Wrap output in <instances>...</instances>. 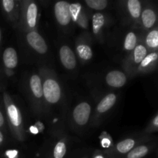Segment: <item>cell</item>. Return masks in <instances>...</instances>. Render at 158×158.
<instances>
[{
    "mask_svg": "<svg viewBox=\"0 0 158 158\" xmlns=\"http://www.w3.org/2000/svg\"><path fill=\"white\" fill-rule=\"evenodd\" d=\"M85 2L88 7L97 11L103 10L107 7L108 5L106 0H86Z\"/></svg>",
    "mask_w": 158,
    "mask_h": 158,
    "instance_id": "obj_23",
    "label": "cell"
},
{
    "mask_svg": "<svg viewBox=\"0 0 158 158\" xmlns=\"http://www.w3.org/2000/svg\"><path fill=\"white\" fill-rule=\"evenodd\" d=\"M5 106H6V114L9 119L11 128L15 132L17 135H21L23 131V117L18 106L9 98L7 95L5 96Z\"/></svg>",
    "mask_w": 158,
    "mask_h": 158,
    "instance_id": "obj_1",
    "label": "cell"
},
{
    "mask_svg": "<svg viewBox=\"0 0 158 158\" xmlns=\"http://www.w3.org/2000/svg\"><path fill=\"white\" fill-rule=\"evenodd\" d=\"M116 101H117V96H116V94H107L98 103L97 107V111L100 113V114H103V113L107 112L109 110H110L114 106Z\"/></svg>",
    "mask_w": 158,
    "mask_h": 158,
    "instance_id": "obj_13",
    "label": "cell"
},
{
    "mask_svg": "<svg viewBox=\"0 0 158 158\" xmlns=\"http://www.w3.org/2000/svg\"><path fill=\"white\" fill-rule=\"evenodd\" d=\"M66 154V145L64 141H59L55 145L52 152L53 158H64Z\"/></svg>",
    "mask_w": 158,
    "mask_h": 158,
    "instance_id": "obj_24",
    "label": "cell"
},
{
    "mask_svg": "<svg viewBox=\"0 0 158 158\" xmlns=\"http://www.w3.org/2000/svg\"><path fill=\"white\" fill-rule=\"evenodd\" d=\"M77 52L82 60L88 61L93 57V51L90 46L86 43H80L77 46Z\"/></svg>",
    "mask_w": 158,
    "mask_h": 158,
    "instance_id": "obj_18",
    "label": "cell"
},
{
    "mask_svg": "<svg viewBox=\"0 0 158 158\" xmlns=\"http://www.w3.org/2000/svg\"><path fill=\"white\" fill-rule=\"evenodd\" d=\"M93 158H106V156L103 154H100V153H97L93 157Z\"/></svg>",
    "mask_w": 158,
    "mask_h": 158,
    "instance_id": "obj_28",
    "label": "cell"
},
{
    "mask_svg": "<svg viewBox=\"0 0 158 158\" xmlns=\"http://www.w3.org/2000/svg\"><path fill=\"white\" fill-rule=\"evenodd\" d=\"M146 44L151 49H156L158 46V31L157 29H153L147 35Z\"/></svg>",
    "mask_w": 158,
    "mask_h": 158,
    "instance_id": "obj_22",
    "label": "cell"
},
{
    "mask_svg": "<svg viewBox=\"0 0 158 158\" xmlns=\"http://www.w3.org/2000/svg\"><path fill=\"white\" fill-rule=\"evenodd\" d=\"M29 88L32 96L35 98L40 100L43 97V83L40 77L37 74H33L29 79Z\"/></svg>",
    "mask_w": 158,
    "mask_h": 158,
    "instance_id": "obj_11",
    "label": "cell"
},
{
    "mask_svg": "<svg viewBox=\"0 0 158 158\" xmlns=\"http://www.w3.org/2000/svg\"><path fill=\"white\" fill-rule=\"evenodd\" d=\"M137 37L136 34L134 32H130L125 36L124 43H123V46H124L125 50L127 51H132L134 50V48L137 46Z\"/></svg>",
    "mask_w": 158,
    "mask_h": 158,
    "instance_id": "obj_21",
    "label": "cell"
},
{
    "mask_svg": "<svg viewBox=\"0 0 158 158\" xmlns=\"http://www.w3.org/2000/svg\"><path fill=\"white\" fill-rule=\"evenodd\" d=\"M105 25V16L101 12H96L92 17L93 32L96 35L101 32L102 29Z\"/></svg>",
    "mask_w": 158,
    "mask_h": 158,
    "instance_id": "obj_16",
    "label": "cell"
},
{
    "mask_svg": "<svg viewBox=\"0 0 158 158\" xmlns=\"http://www.w3.org/2000/svg\"><path fill=\"white\" fill-rule=\"evenodd\" d=\"M128 13L134 19H138L142 12L141 2L139 0H129L127 2Z\"/></svg>",
    "mask_w": 158,
    "mask_h": 158,
    "instance_id": "obj_15",
    "label": "cell"
},
{
    "mask_svg": "<svg viewBox=\"0 0 158 158\" xmlns=\"http://www.w3.org/2000/svg\"><path fill=\"white\" fill-rule=\"evenodd\" d=\"M2 61L5 67L7 69H13L18 65V55L15 49L8 47L2 54Z\"/></svg>",
    "mask_w": 158,
    "mask_h": 158,
    "instance_id": "obj_9",
    "label": "cell"
},
{
    "mask_svg": "<svg viewBox=\"0 0 158 158\" xmlns=\"http://www.w3.org/2000/svg\"><path fill=\"white\" fill-rule=\"evenodd\" d=\"M1 41H2V31L1 29H0V43H1Z\"/></svg>",
    "mask_w": 158,
    "mask_h": 158,
    "instance_id": "obj_31",
    "label": "cell"
},
{
    "mask_svg": "<svg viewBox=\"0 0 158 158\" xmlns=\"http://www.w3.org/2000/svg\"><path fill=\"white\" fill-rule=\"evenodd\" d=\"M60 58L62 64L66 69H73L77 66L75 53L68 46H63L60 49Z\"/></svg>",
    "mask_w": 158,
    "mask_h": 158,
    "instance_id": "obj_6",
    "label": "cell"
},
{
    "mask_svg": "<svg viewBox=\"0 0 158 158\" xmlns=\"http://www.w3.org/2000/svg\"><path fill=\"white\" fill-rule=\"evenodd\" d=\"M158 55L157 52H153L151 53L148 54L143 61L139 64V70L142 72H146V71L151 70L154 65L156 64L157 61Z\"/></svg>",
    "mask_w": 158,
    "mask_h": 158,
    "instance_id": "obj_14",
    "label": "cell"
},
{
    "mask_svg": "<svg viewBox=\"0 0 158 158\" xmlns=\"http://www.w3.org/2000/svg\"><path fill=\"white\" fill-rule=\"evenodd\" d=\"M38 17V7L34 2H30L26 7V19L28 27L32 29L36 26Z\"/></svg>",
    "mask_w": 158,
    "mask_h": 158,
    "instance_id": "obj_10",
    "label": "cell"
},
{
    "mask_svg": "<svg viewBox=\"0 0 158 158\" xmlns=\"http://www.w3.org/2000/svg\"><path fill=\"white\" fill-rule=\"evenodd\" d=\"M5 158H18L19 152L15 150H9L4 154Z\"/></svg>",
    "mask_w": 158,
    "mask_h": 158,
    "instance_id": "obj_26",
    "label": "cell"
},
{
    "mask_svg": "<svg viewBox=\"0 0 158 158\" xmlns=\"http://www.w3.org/2000/svg\"><path fill=\"white\" fill-rule=\"evenodd\" d=\"M5 124V118H4V115H3L2 112L0 110V128L2 127Z\"/></svg>",
    "mask_w": 158,
    "mask_h": 158,
    "instance_id": "obj_27",
    "label": "cell"
},
{
    "mask_svg": "<svg viewBox=\"0 0 158 158\" xmlns=\"http://www.w3.org/2000/svg\"><path fill=\"white\" fill-rule=\"evenodd\" d=\"M71 19L78 23L82 28H87V19L84 14L82 12V6L80 3H73L69 6Z\"/></svg>",
    "mask_w": 158,
    "mask_h": 158,
    "instance_id": "obj_8",
    "label": "cell"
},
{
    "mask_svg": "<svg viewBox=\"0 0 158 158\" xmlns=\"http://www.w3.org/2000/svg\"><path fill=\"white\" fill-rule=\"evenodd\" d=\"M2 7L6 13L10 15L12 13V11L15 8V2L14 0H2Z\"/></svg>",
    "mask_w": 158,
    "mask_h": 158,
    "instance_id": "obj_25",
    "label": "cell"
},
{
    "mask_svg": "<svg viewBox=\"0 0 158 158\" xmlns=\"http://www.w3.org/2000/svg\"><path fill=\"white\" fill-rule=\"evenodd\" d=\"M90 114V104L87 102H81L74 108L73 112V118L77 125L84 126L89 121Z\"/></svg>",
    "mask_w": 158,
    "mask_h": 158,
    "instance_id": "obj_4",
    "label": "cell"
},
{
    "mask_svg": "<svg viewBox=\"0 0 158 158\" xmlns=\"http://www.w3.org/2000/svg\"><path fill=\"white\" fill-rule=\"evenodd\" d=\"M135 146V140L134 139L127 138L122 141L119 142L116 147V150L119 154H128Z\"/></svg>",
    "mask_w": 158,
    "mask_h": 158,
    "instance_id": "obj_19",
    "label": "cell"
},
{
    "mask_svg": "<svg viewBox=\"0 0 158 158\" xmlns=\"http://www.w3.org/2000/svg\"><path fill=\"white\" fill-rule=\"evenodd\" d=\"M153 125H154L155 127H157V125H158V117L157 116H156L155 117H154V120H153Z\"/></svg>",
    "mask_w": 158,
    "mask_h": 158,
    "instance_id": "obj_29",
    "label": "cell"
},
{
    "mask_svg": "<svg viewBox=\"0 0 158 158\" xmlns=\"http://www.w3.org/2000/svg\"><path fill=\"white\" fill-rule=\"evenodd\" d=\"M141 21L145 29H150L154 27L157 22V15L153 9L150 8L143 9L141 12Z\"/></svg>",
    "mask_w": 158,
    "mask_h": 158,
    "instance_id": "obj_12",
    "label": "cell"
},
{
    "mask_svg": "<svg viewBox=\"0 0 158 158\" xmlns=\"http://www.w3.org/2000/svg\"><path fill=\"white\" fill-rule=\"evenodd\" d=\"M106 83L111 87L120 88L126 84L127 77L121 71L112 70L106 74Z\"/></svg>",
    "mask_w": 158,
    "mask_h": 158,
    "instance_id": "obj_7",
    "label": "cell"
},
{
    "mask_svg": "<svg viewBox=\"0 0 158 158\" xmlns=\"http://www.w3.org/2000/svg\"><path fill=\"white\" fill-rule=\"evenodd\" d=\"M43 94L45 100L50 104H55L61 98V88L53 78H47L43 83Z\"/></svg>",
    "mask_w": 158,
    "mask_h": 158,
    "instance_id": "obj_2",
    "label": "cell"
},
{
    "mask_svg": "<svg viewBox=\"0 0 158 158\" xmlns=\"http://www.w3.org/2000/svg\"><path fill=\"white\" fill-rule=\"evenodd\" d=\"M148 55V49L143 44L136 46L132 54V63L134 65H139Z\"/></svg>",
    "mask_w": 158,
    "mask_h": 158,
    "instance_id": "obj_17",
    "label": "cell"
},
{
    "mask_svg": "<svg viewBox=\"0 0 158 158\" xmlns=\"http://www.w3.org/2000/svg\"><path fill=\"white\" fill-rule=\"evenodd\" d=\"M26 40L29 46L38 53L45 54L48 50L46 41L36 31H30L26 35Z\"/></svg>",
    "mask_w": 158,
    "mask_h": 158,
    "instance_id": "obj_5",
    "label": "cell"
},
{
    "mask_svg": "<svg viewBox=\"0 0 158 158\" xmlns=\"http://www.w3.org/2000/svg\"><path fill=\"white\" fill-rule=\"evenodd\" d=\"M69 2L66 1L57 2L54 6V15L60 25L66 26L71 22V14Z\"/></svg>",
    "mask_w": 158,
    "mask_h": 158,
    "instance_id": "obj_3",
    "label": "cell"
},
{
    "mask_svg": "<svg viewBox=\"0 0 158 158\" xmlns=\"http://www.w3.org/2000/svg\"><path fill=\"white\" fill-rule=\"evenodd\" d=\"M148 152H149V148L148 146L140 145L131 150L125 158H143L148 155Z\"/></svg>",
    "mask_w": 158,
    "mask_h": 158,
    "instance_id": "obj_20",
    "label": "cell"
},
{
    "mask_svg": "<svg viewBox=\"0 0 158 158\" xmlns=\"http://www.w3.org/2000/svg\"><path fill=\"white\" fill-rule=\"evenodd\" d=\"M3 141H4V136H3L2 131H0V145L3 143Z\"/></svg>",
    "mask_w": 158,
    "mask_h": 158,
    "instance_id": "obj_30",
    "label": "cell"
},
{
    "mask_svg": "<svg viewBox=\"0 0 158 158\" xmlns=\"http://www.w3.org/2000/svg\"><path fill=\"white\" fill-rule=\"evenodd\" d=\"M84 158H86V157H84Z\"/></svg>",
    "mask_w": 158,
    "mask_h": 158,
    "instance_id": "obj_32",
    "label": "cell"
}]
</instances>
